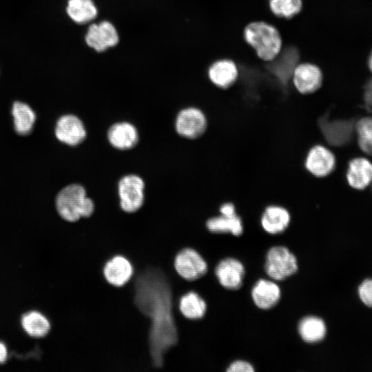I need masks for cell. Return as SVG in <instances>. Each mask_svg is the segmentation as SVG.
<instances>
[{"label": "cell", "instance_id": "1", "mask_svg": "<svg viewBox=\"0 0 372 372\" xmlns=\"http://www.w3.org/2000/svg\"><path fill=\"white\" fill-rule=\"evenodd\" d=\"M136 274L134 302L144 318L148 319V347L153 366L164 365V358L178 342L174 315L173 289L164 272L150 268Z\"/></svg>", "mask_w": 372, "mask_h": 372}, {"label": "cell", "instance_id": "2", "mask_svg": "<svg viewBox=\"0 0 372 372\" xmlns=\"http://www.w3.org/2000/svg\"><path fill=\"white\" fill-rule=\"evenodd\" d=\"M245 41L263 61H273L280 52L282 39L278 28L264 21L249 23L243 30Z\"/></svg>", "mask_w": 372, "mask_h": 372}, {"label": "cell", "instance_id": "3", "mask_svg": "<svg viewBox=\"0 0 372 372\" xmlns=\"http://www.w3.org/2000/svg\"><path fill=\"white\" fill-rule=\"evenodd\" d=\"M58 214L65 221L74 223L81 218H88L94 212V205L87 197L84 187L71 184L63 188L56 197Z\"/></svg>", "mask_w": 372, "mask_h": 372}, {"label": "cell", "instance_id": "4", "mask_svg": "<svg viewBox=\"0 0 372 372\" xmlns=\"http://www.w3.org/2000/svg\"><path fill=\"white\" fill-rule=\"evenodd\" d=\"M298 260L296 256L286 247L277 245L267 252L265 270L271 278L281 281L297 272Z\"/></svg>", "mask_w": 372, "mask_h": 372}, {"label": "cell", "instance_id": "5", "mask_svg": "<svg viewBox=\"0 0 372 372\" xmlns=\"http://www.w3.org/2000/svg\"><path fill=\"white\" fill-rule=\"evenodd\" d=\"M174 268L181 278L192 282L204 276L207 272L208 265L198 251L186 247L176 254Z\"/></svg>", "mask_w": 372, "mask_h": 372}, {"label": "cell", "instance_id": "6", "mask_svg": "<svg viewBox=\"0 0 372 372\" xmlns=\"http://www.w3.org/2000/svg\"><path fill=\"white\" fill-rule=\"evenodd\" d=\"M324 81L323 72L316 64L300 62L294 68L291 84L301 95H309L318 91Z\"/></svg>", "mask_w": 372, "mask_h": 372}, {"label": "cell", "instance_id": "7", "mask_svg": "<svg viewBox=\"0 0 372 372\" xmlns=\"http://www.w3.org/2000/svg\"><path fill=\"white\" fill-rule=\"evenodd\" d=\"M144 182L141 178L134 174L123 177L118 186L121 209L127 213L138 210L144 200Z\"/></svg>", "mask_w": 372, "mask_h": 372}, {"label": "cell", "instance_id": "8", "mask_svg": "<svg viewBox=\"0 0 372 372\" xmlns=\"http://www.w3.org/2000/svg\"><path fill=\"white\" fill-rule=\"evenodd\" d=\"M336 159L333 153L322 145L312 146L307 153L304 167L317 178H324L333 172Z\"/></svg>", "mask_w": 372, "mask_h": 372}, {"label": "cell", "instance_id": "9", "mask_svg": "<svg viewBox=\"0 0 372 372\" xmlns=\"http://www.w3.org/2000/svg\"><path fill=\"white\" fill-rule=\"evenodd\" d=\"M207 118L200 109L187 107L182 110L176 117V130L183 137L195 139L201 136L207 130Z\"/></svg>", "mask_w": 372, "mask_h": 372}, {"label": "cell", "instance_id": "10", "mask_svg": "<svg viewBox=\"0 0 372 372\" xmlns=\"http://www.w3.org/2000/svg\"><path fill=\"white\" fill-rule=\"evenodd\" d=\"M214 274L225 289L238 290L242 286L245 269L238 259L227 257L216 265Z\"/></svg>", "mask_w": 372, "mask_h": 372}, {"label": "cell", "instance_id": "11", "mask_svg": "<svg viewBox=\"0 0 372 372\" xmlns=\"http://www.w3.org/2000/svg\"><path fill=\"white\" fill-rule=\"evenodd\" d=\"M207 74L213 85L218 89L227 90L236 83L239 70L234 61L229 59H220L209 66Z\"/></svg>", "mask_w": 372, "mask_h": 372}, {"label": "cell", "instance_id": "12", "mask_svg": "<svg viewBox=\"0 0 372 372\" xmlns=\"http://www.w3.org/2000/svg\"><path fill=\"white\" fill-rule=\"evenodd\" d=\"M134 273L130 260L123 255H115L104 265L103 274L106 282L115 287H123L129 282Z\"/></svg>", "mask_w": 372, "mask_h": 372}, {"label": "cell", "instance_id": "13", "mask_svg": "<svg viewBox=\"0 0 372 372\" xmlns=\"http://www.w3.org/2000/svg\"><path fill=\"white\" fill-rule=\"evenodd\" d=\"M118 40L116 28L107 21L90 25L85 37L87 45L97 52L116 45Z\"/></svg>", "mask_w": 372, "mask_h": 372}, {"label": "cell", "instance_id": "14", "mask_svg": "<svg viewBox=\"0 0 372 372\" xmlns=\"http://www.w3.org/2000/svg\"><path fill=\"white\" fill-rule=\"evenodd\" d=\"M55 135L59 141L75 146L85 139L86 131L82 121L77 116L65 114L56 121Z\"/></svg>", "mask_w": 372, "mask_h": 372}, {"label": "cell", "instance_id": "15", "mask_svg": "<svg viewBox=\"0 0 372 372\" xmlns=\"http://www.w3.org/2000/svg\"><path fill=\"white\" fill-rule=\"evenodd\" d=\"M291 223V214L284 207L270 205L265 207L261 218L262 229L268 234L276 235L283 233Z\"/></svg>", "mask_w": 372, "mask_h": 372}, {"label": "cell", "instance_id": "16", "mask_svg": "<svg viewBox=\"0 0 372 372\" xmlns=\"http://www.w3.org/2000/svg\"><path fill=\"white\" fill-rule=\"evenodd\" d=\"M255 305L260 309H270L280 301L281 291L276 282L260 279L254 285L251 292Z\"/></svg>", "mask_w": 372, "mask_h": 372}, {"label": "cell", "instance_id": "17", "mask_svg": "<svg viewBox=\"0 0 372 372\" xmlns=\"http://www.w3.org/2000/svg\"><path fill=\"white\" fill-rule=\"evenodd\" d=\"M348 184L355 189L362 190L372 183V163L367 158L352 159L347 172Z\"/></svg>", "mask_w": 372, "mask_h": 372}, {"label": "cell", "instance_id": "18", "mask_svg": "<svg viewBox=\"0 0 372 372\" xmlns=\"http://www.w3.org/2000/svg\"><path fill=\"white\" fill-rule=\"evenodd\" d=\"M110 144L118 149H128L135 146L138 140V132L131 123L120 122L112 125L107 132Z\"/></svg>", "mask_w": 372, "mask_h": 372}, {"label": "cell", "instance_id": "19", "mask_svg": "<svg viewBox=\"0 0 372 372\" xmlns=\"http://www.w3.org/2000/svg\"><path fill=\"white\" fill-rule=\"evenodd\" d=\"M21 325L24 332L31 338H42L50 331L51 324L49 319L39 311H30L21 318Z\"/></svg>", "mask_w": 372, "mask_h": 372}, {"label": "cell", "instance_id": "20", "mask_svg": "<svg viewBox=\"0 0 372 372\" xmlns=\"http://www.w3.org/2000/svg\"><path fill=\"white\" fill-rule=\"evenodd\" d=\"M206 227L214 234H231L239 236L243 233L242 218L236 214L223 215L209 218L206 221Z\"/></svg>", "mask_w": 372, "mask_h": 372}, {"label": "cell", "instance_id": "21", "mask_svg": "<svg viewBox=\"0 0 372 372\" xmlns=\"http://www.w3.org/2000/svg\"><path fill=\"white\" fill-rule=\"evenodd\" d=\"M178 308L184 318L196 320L205 316L207 304L198 293L190 291L180 296L178 300Z\"/></svg>", "mask_w": 372, "mask_h": 372}, {"label": "cell", "instance_id": "22", "mask_svg": "<svg viewBox=\"0 0 372 372\" xmlns=\"http://www.w3.org/2000/svg\"><path fill=\"white\" fill-rule=\"evenodd\" d=\"M11 112L16 132L21 136L28 135L36 120L32 108L24 102L17 101L12 105Z\"/></svg>", "mask_w": 372, "mask_h": 372}, {"label": "cell", "instance_id": "23", "mask_svg": "<svg viewBox=\"0 0 372 372\" xmlns=\"http://www.w3.org/2000/svg\"><path fill=\"white\" fill-rule=\"evenodd\" d=\"M298 331L303 341L313 344L319 342L324 338L327 327L320 318L307 316L299 321Z\"/></svg>", "mask_w": 372, "mask_h": 372}, {"label": "cell", "instance_id": "24", "mask_svg": "<svg viewBox=\"0 0 372 372\" xmlns=\"http://www.w3.org/2000/svg\"><path fill=\"white\" fill-rule=\"evenodd\" d=\"M65 11L69 18L79 24L92 21L98 14L92 0H68Z\"/></svg>", "mask_w": 372, "mask_h": 372}, {"label": "cell", "instance_id": "25", "mask_svg": "<svg viewBox=\"0 0 372 372\" xmlns=\"http://www.w3.org/2000/svg\"><path fill=\"white\" fill-rule=\"evenodd\" d=\"M302 6V0H269V7L273 14L285 19H291L299 14Z\"/></svg>", "mask_w": 372, "mask_h": 372}, {"label": "cell", "instance_id": "26", "mask_svg": "<svg viewBox=\"0 0 372 372\" xmlns=\"http://www.w3.org/2000/svg\"><path fill=\"white\" fill-rule=\"evenodd\" d=\"M355 130L359 147L365 154L372 156V116L360 119Z\"/></svg>", "mask_w": 372, "mask_h": 372}, {"label": "cell", "instance_id": "27", "mask_svg": "<svg viewBox=\"0 0 372 372\" xmlns=\"http://www.w3.org/2000/svg\"><path fill=\"white\" fill-rule=\"evenodd\" d=\"M359 297L368 307H372V279L364 280L358 288Z\"/></svg>", "mask_w": 372, "mask_h": 372}, {"label": "cell", "instance_id": "28", "mask_svg": "<svg viewBox=\"0 0 372 372\" xmlns=\"http://www.w3.org/2000/svg\"><path fill=\"white\" fill-rule=\"evenodd\" d=\"M227 372H254V366L245 360H236L230 364L226 370Z\"/></svg>", "mask_w": 372, "mask_h": 372}, {"label": "cell", "instance_id": "29", "mask_svg": "<svg viewBox=\"0 0 372 372\" xmlns=\"http://www.w3.org/2000/svg\"><path fill=\"white\" fill-rule=\"evenodd\" d=\"M219 212L223 215H233L236 214V207L231 203H225L220 205Z\"/></svg>", "mask_w": 372, "mask_h": 372}, {"label": "cell", "instance_id": "30", "mask_svg": "<svg viewBox=\"0 0 372 372\" xmlns=\"http://www.w3.org/2000/svg\"><path fill=\"white\" fill-rule=\"evenodd\" d=\"M8 357V350L6 344L0 341V364H4Z\"/></svg>", "mask_w": 372, "mask_h": 372}, {"label": "cell", "instance_id": "31", "mask_svg": "<svg viewBox=\"0 0 372 372\" xmlns=\"http://www.w3.org/2000/svg\"><path fill=\"white\" fill-rule=\"evenodd\" d=\"M369 69H370L371 72H372V51L371 52V54H370L369 59Z\"/></svg>", "mask_w": 372, "mask_h": 372}]
</instances>
